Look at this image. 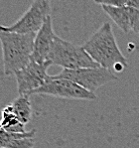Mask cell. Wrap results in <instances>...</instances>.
<instances>
[{
	"instance_id": "cell-9",
	"label": "cell",
	"mask_w": 139,
	"mask_h": 148,
	"mask_svg": "<svg viewBox=\"0 0 139 148\" xmlns=\"http://www.w3.org/2000/svg\"><path fill=\"white\" fill-rule=\"evenodd\" d=\"M9 110L19 119L20 122L26 125L32 118V106L30 102V95H20L13 99L8 106Z\"/></svg>"
},
{
	"instance_id": "cell-1",
	"label": "cell",
	"mask_w": 139,
	"mask_h": 148,
	"mask_svg": "<svg viewBox=\"0 0 139 148\" xmlns=\"http://www.w3.org/2000/svg\"><path fill=\"white\" fill-rule=\"evenodd\" d=\"M86 52L99 67L121 72L128 66L116 43L111 25L105 22L83 45Z\"/></svg>"
},
{
	"instance_id": "cell-4",
	"label": "cell",
	"mask_w": 139,
	"mask_h": 148,
	"mask_svg": "<svg viewBox=\"0 0 139 148\" xmlns=\"http://www.w3.org/2000/svg\"><path fill=\"white\" fill-rule=\"evenodd\" d=\"M53 77L55 79H69L93 94L95 90L108 84L109 82L118 79L112 71L101 67L83 68L76 70L63 69L58 75H55Z\"/></svg>"
},
{
	"instance_id": "cell-3",
	"label": "cell",
	"mask_w": 139,
	"mask_h": 148,
	"mask_svg": "<svg viewBox=\"0 0 139 148\" xmlns=\"http://www.w3.org/2000/svg\"><path fill=\"white\" fill-rule=\"evenodd\" d=\"M48 61H50L52 65L67 70L99 67L86 53L83 46L73 44L59 36L55 37Z\"/></svg>"
},
{
	"instance_id": "cell-2",
	"label": "cell",
	"mask_w": 139,
	"mask_h": 148,
	"mask_svg": "<svg viewBox=\"0 0 139 148\" xmlns=\"http://www.w3.org/2000/svg\"><path fill=\"white\" fill-rule=\"evenodd\" d=\"M36 34L0 31V43L5 76H15L31 61Z\"/></svg>"
},
{
	"instance_id": "cell-13",
	"label": "cell",
	"mask_w": 139,
	"mask_h": 148,
	"mask_svg": "<svg viewBox=\"0 0 139 148\" xmlns=\"http://www.w3.org/2000/svg\"><path fill=\"white\" fill-rule=\"evenodd\" d=\"M35 146L34 138H21L14 140L5 148H33Z\"/></svg>"
},
{
	"instance_id": "cell-11",
	"label": "cell",
	"mask_w": 139,
	"mask_h": 148,
	"mask_svg": "<svg viewBox=\"0 0 139 148\" xmlns=\"http://www.w3.org/2000/svg\"><path fill=\"white\" fill-rule=\"evenodd\" d=\"M0 129L7 131L9 133H25V124L19 121L17 117L5 106L1 111L0 119Z\"/></svg>"
},
{
	"instance_id": "cell-7",
	"label": "cell",
	"mask_w": 139,
	"mask_h": 148,
	"mask_svg": "<svg viewBox=\"0 0 139 148\" xmlns=\"http://www.w3.org/2000/svg\"><path fill=\"white\" fill-rule=\"evenodd\" d=\"M52 64L50 61L43 64L30 61V63L15 75L17 92L20 95H28L41 88L49 81L50 76L47 71Z\"/></svg>"
},
{
	"instance_id": "cell-8",
	"label": "cell",
	"mask_w": 139,
	"mask_h": 148,
	"mask_svg": "<svg viewBox=\"0 0 139 148\" xmlns=\"http://www.w3.org/2000/svg\"><path fill=\"white\" fill-rule=\"evenodd\" d=\"M56 36L57 35L55 34L53 29L52 17L49 16L46 19V21L44 22L42 28L36 34L31 61H34V62L39 64L48 62V57L51 52L54 39Z\"/></svg>"
},
{
	"instance_id": "cell-6",
	"label": "cell",
	"mask_w": 139,
	"mask_h": 148,
	"mask_svg": "<svg viewBox=\"0 0 139 148\" xmlns=\"http://www.w3.org/2000/svg\"><path fill=\"white\" fill-rule=\"evenodd\" d=\"M34 95H51V97H61V99H79V101H94L97 99V95L93 92H88L69 79H55L53 76H50L49 81L43 86L29 94L30 97Z\"/></svg>"
},
{
	"instance_id": "cell-5",
	"label": "cell",
	"mask_w": 139,
	"mask_h": 148,
	"mask_svg": "<svg viewBox=\"0 0 139 148\" xmlns=\"http://www.w3.org/2000/svg\"><path fill=\"white\" fill-rule=\"evenodd\" d=\"M49 16H51V2L48 0H35L15 23L8 26L0 25V31L18 34H37Z\"/></svg>"
},
{
	"instance_id": "cell-10",
	"label": "cell",
	"mask_w": 139,
	"mask_h": 148,
	"mask_svg": "<svg viewBox=\"0 0 139 148\" xmlns=\"http://www.w3.org/2000/svg\"><path fill=\"white\" fill-rule=\"evenodd\" d=\"M102 10L108 15V17L114 23L124 31L128 33L132 30L131 26V8L128 7H114V6L101 5Z\"/></svg>"
},
{
	"instance_id": "cell-14",
	"label": "cell",
	"mask_w": 139,
	"mask_h": 148,
	"mask_svg": "<svg viewBox=\"0 0 139 148\" xmlns=\"http://www.w3.org/2000/svg\"><path fill=\"white\" fill-rule=\"evenodd\" d=\"M131 26L132 30L139 33V10L131 8Z\"/></svg>"
},
{
	"instance_id": "cell-12",
	"label": "cell",
	"mask_w": 139,
	"mask_h": 148,
	"mask_svg": "<svg viewBox=\"0 0 139 148\" xmlns=\"http://www.w3.org/2000/svg\"><path fill=\"white\" fill-rule=\"evenodd\" d=\"M36 134V129H32L25 133H9L7 131L0 129V148H5L12 141L21 139V138H34Z\"/></svg>"
}]
</instances>
